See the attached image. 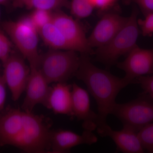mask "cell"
<instances>
[{"instance_id":"cell-20","label":"cell","mask_w":153,"mask_h":153,"mask_svg":"<svg viewBox=\"0 0 153 153\" xmlns=\"http://www.w3.org/2000/svg\"><path fill=\"white\" fill-rule=\"evenodd\" d=\"M138 135L145 150L153 153V122L140 129Z\"/></svg>"},{"instance_id":"cell-27","label":"cell","mask_w":153,"mask_h":153,"mask_svg":"<svg viewBox=\"0 0 153 153\" xmlns=\"http://www.w3.org/2000/svg\"><path fill=\"white\" fill-rule=\"evenodd\" d=\"M10 0H0V5L7 6L10 3Z\"/></svg>"},{"instance_id":"cell-26","label":"cell","mask_w":153,"mask_h":153,"mask_svg":"<svg viewBox=\"0 0 153 153\" xmlns=\"http://www.w3.org/2000/svg\"><path fill=\"white\" fill-rule=\"evenodd\" d=\"M7 85L3 76H0V112L4 109L7 97Z\"/></svg>"},{"instance_id":"cell-10","label":"cell","mask_w":153,"mask_h":153,"mask_svg":"<svg viewBox=\"0 0 153 153\" xmlns=\"http://www.w3.org/2000/svg\"><path fill=\"white\" fill-rule=\"evenodd\" d=\"M117 66L124 71V77L129 84L135 82L140 76L152 74L153 49H143L137 45L127 55L125 60L117 63Z\"/></svg>"},{"instance_id":"cell-6","label":"cell","mask_w":153,"mask_h":153,"mask_svg":"<svg viewBox=\"0 0 153 153\" xmlns=\"http://www.w3.org/2000/svg\"><path fill=\"white\" fill-rule=\"evenodd\" d=\"M151 99L141 97L125 103H116L111 114L118 118L123 126L138 131L153 122V101Z\"/></svg>"},{"instance_id":"cell-22","label":"cell","mask_w":153,"mask_h":153,"mask_svg":"<svg viewBox=\"0 0 153 153\" xmlns=\"http://www.w3.org/2000/svg\"><path fill=\"white\" fill-rule=\"evenodd\" d=\"M144 19H138L139 27L143 36H150L153 34V13L145 16Z\"/></svg>"},{"instance_id":"cell-28","label":"cell","mask_w":153,"mask_h":153,"mask_svg":"<svg viewBox=\"0 0 153 153\" xmlns=\"http://www.w3.org/2000/svg\"><path fill=\"white\" fill-rule=\"evenodd\" d=\"M1 11H0V27H1V26L2 22H1Z\"/></svg>"},{"instance_id":"cell-12","label":"cell","mask_w":153,"mask_h":153,"mask_svg":"<svg viewBox=\"0 0 153 153\" xmlns=\"http://www.w3.org/2000/svg\"><path fill=\"white\" fill-rule=\"evenodd\" d=\"M97 141V137L93 131L88 130H84L81 134L66 130H52L50 153H67L76 146L91 145Z\"/></svg>"},{"instance_id":"cell-23","label":"cell","mask_w":153,"mask_h":153,"mask_svg":"<svg viewBox=\"0 0 153 153\" xmlns=\"http://www.w3.org/2000/svg\"><path fill=\"white\" fill-rule=\"evenodd\" d=\"M94 8L98 11V13L101 16L107 11L117 7L118 0H90Z\"/></svg>"},{"instance_id":"cell-16","label":"cell","mask_w":153,"mask_h":153,"mask_svg":"<svg viewBox=\"0 0 153 153\" xmlns=\"http://www.w3.org/2000/svg\"><path fill=\"white\" fill-rule=\"evenodd\" d=\"M38 32L44 44L50 49L72 50L61 31L52 22L42 27Z\"/></svg>"},{"instance_id":"cell-8","label":"cell","mask_w":153,"mask_h":153,"mask_svg":"<svg viewBox=\"0 0 153 153\" xmlns=\"http://www.w3.org/2000/svg\"><path fill=\"white\" fill-rule=\"evenodd\" d=\"M20 53L12 52L4 66L3 78L14 101L19 100L25 91L30 76V68Z\"/></svg>"},{"instance_id":"cell-19","label":"cell","mask_w":153,"mask_h":153,"mask_svg":"<svg viewBox=\"0 0 153 153\" xmlns=\"http://www.w3.org/2000/svg\"><path fill=\"white\" fill-rule=\"evenodd\" d=\"M29 16L33 25L39 30L45 25L52 22L53 12L35 9L33 10Z\"/></svg>"},{"instance_id":"cell-25","label":"cell","mask_w":153,"mask_h":153,"mask_svg":"<svg viewBox=\"0 0 153 153\" xmlns=\"http://www.w3.org/2000/svg\"><path fill=\"white\" fill-rule=\"evenodd\" d=\"M125 5L136 4L144 16L153 13V0H122Z\"/></svg>"},{"instance_id":"cell-18","label":"cell","mask_w":153,"mask_h":153,"mask_svg":"<svg viewBox=\"0 0 153 153\" xmlns=\"http://www.w3.org/2000/svg\"><path fill=\"white\" fill-rule=\"evenodd\" d=\"M69 9L72 16L78 20L89 17L95 9L90 0H70Z\"/></svg>"},{"instance_id":"cell-7","label":"cell","mask_w":153,"mask_h":153,"mask_svg":"<svg viewBox=\"0 0 153 153\" xmlns=\"http://www.w3.org/2000/svg\"><path fill=\"white\" fill-rule=\"evenodd\" d=\"M52 22L61 31L71 50L81 54H95V52L88 44L85 28L79 20L59 10L53 12Z\"/></svg>"},{"instance_id":"cell-21","label":"cell","mask_w":153,"mask_h":153,"mask_svg":"<svg viewBox=\"0 0 153 153\" xmlns=\"http://www.w3.org/2000/svg\"><path fill=\"white\" fill-rule=\"evenodd\" d=\"M13 43L8 36L0 27V61L3 64L7 61L13 52Z\"/></svg>"},{"instance_id":"cell-2","label":"cell","mask_w":153,"mask_h":153,"mask_svg":"<svg viewBox=\"0 0 153 153\" xmlns=\"http://www.w3.org/2000/svg\"><path fill=\"white\" fill-rule=\"evenodd\" d=\"M88 56L81 54L75 76L85 83L95 100L98 108L97 128L106 124L107 118L111 114L117 94L129 83L124 77L119 78L96 66Z\"/></svg>"},{"instance_id":"cell-3","label":"cell","mask_w":153,"mask_h":153,"mask_svg":"<svg viewBox=\"0 0 153 153\" xmlns=\"http://www.w3.org/2000/svg\"><path fill=\"white\" fill-rule=\"evenodd\" d=\"M1 27L19 53L27 60L30 68H38L41 58L38 48L40 36L29 16L17 21L2 22Z\"/></svg>"},{"instance_id":"cell-24","label":"cell","mask_w":153,"mask_h":153,"mask_svg":"<svg viewBox=\"0 0 153 153\" xmlns=\"http://www.w3.org/2000/svg\"><path fill=\"white\" fill-rule=\"evenodd\" d=\"M136 82L139 83L145 93L153 100V74L137 77Z\"/></svg>"},{"instance_id":"cell-15","label":"cell","mask_w":153,"mask_h":153,"mask_svg":"<svg viewBox=\"0 0 153 153\" xmlns=\"http://www.w3.org/2000/svg\"><path fill=\"white\" fill-rule=\"evenodd\" d=\"M72 85L57 82L51 87L45 107L57 114L73 117L72 110Z\"/></svg>"},{"instance_id":"cell-4","label":"cell","mask_w":153,"mask_h":153,"mask_svg":"<svg viewBox=\"0 0 153 153\" xmlns=\"http://www.w3.org/2000/svg\"><path fill=\"white\" fill-rule=\"evenodd\" d=\"M138 11L134 8L123 27L106 45L95 51L96 59L107 67L117 62L118 58L127 55L136 46L140 33L137 23Z\"/></svg>"},{"instance_id":"cell-9","label":"cell","mask_w":153,"mask_h":153,"mask_svg":"<svg viewBox=\"0 0 153 153\" xmlns=\"http://www.w3.org/2000/svg\"><path fill=\"white\" fill-rule=\"evenodd\" d=\"M127 19L128 17L119 14L117 7L103 13L88 38L90 47L93 49L106 45L118 33Z\"/></svg>"},{"instance_id":"cell-13","label":"cell","mask_w":153,"mask_h":153,"mask_svg":"<svg viewBox=\"0 0 153 153\" xmlns=\"http://www.w3.org/2000/svg\"><path fill=\"white\" fill-rule=\"evenodd\" d=\"M97 133L102 137H109L114 142L119 151L125 153H142L144 152L138 131L123 126L120 131L113 129L107 124L97 128Z\"/></svg>"},{"instance_id":"cell-11","label":"cell","mask_w":153,"mask_h":153,"mask_svg":"<svg viewBox=\"0 0 153 153\" xmlns=\"http://www.w3.org/2000/svg\"><path fill=\"white\" fill-rule=\"evenodd\" d=\"M38 68H30V76L27 86L26 94L22 108L29 112L36 105H43L45 106L51 87Z\"/></svg>"},{"instance_id":"cell-5","label":"cell","mask_w":153,"mask_h":153,"mask_svg":"<svg viewBox=\"0 0 153 153\" xmlns=\"http://www.w3.org/2000/svg\"><path fill=\"white\" fill-rule=\"evenodd\" d=\"M76 52L51 49L41 55L38 68L49 84L66 82L75 76L80 63Z\"/></svg>"},{"instance_id":"cell-1","label":"cell","mask_w":153,"mask_h":153,"mask_svg":"<svg viewBox=\"0 0 153 153\" xmlns=\"http://www.w3.org/2000/svg\"><path fill=\"white\" fill-rule=\"evenodd\" d=\"M52 130L44 117L22 109L0 114V147L12 146L30 153H50Z\"/></svg>"},{"instance_id":"cell-17","label":"cell","mask_w":153,"mask_h":153,"mask_svg":"<svg viewBox=\"0 0 153 153\" xmlns=\"http://www.w3.org/2000/svg\"><path fill=\"white\" fill-rule=\"evenodd\" d=\"M15 7H25L31 10L41 9L51 12L61 10L62 8H69L70 0H16Z\"/></svg>"},{"instance_id":"cell-29","label":"cell","mask_w":153,"mask_h":153,"mask_svg":"<svg viewBox=\"0 0 153 153\" xmlns=\"http://www.w3.org/2000/svg\"><path fill=\"white\" fill-rule=\"evenodd\" d=\"M14 1H16V0H14Z\"/></svg>"},{"instance_id":"cell-14","label":"cell","mask_w":153,"mask_h":153,"mask_svg":"<svg viewBox=\"0 0 153 153\" xmlns=\"http://www.w3.org/2000/svg\"><path fill=\"white\" fill-rule=\"evenodd\" d=\"M73 116L83 122L84 130L94 131L97 128L98 115L91 108L88 92L75 83L72 85Z\"/></svg>"}]
</instances>
